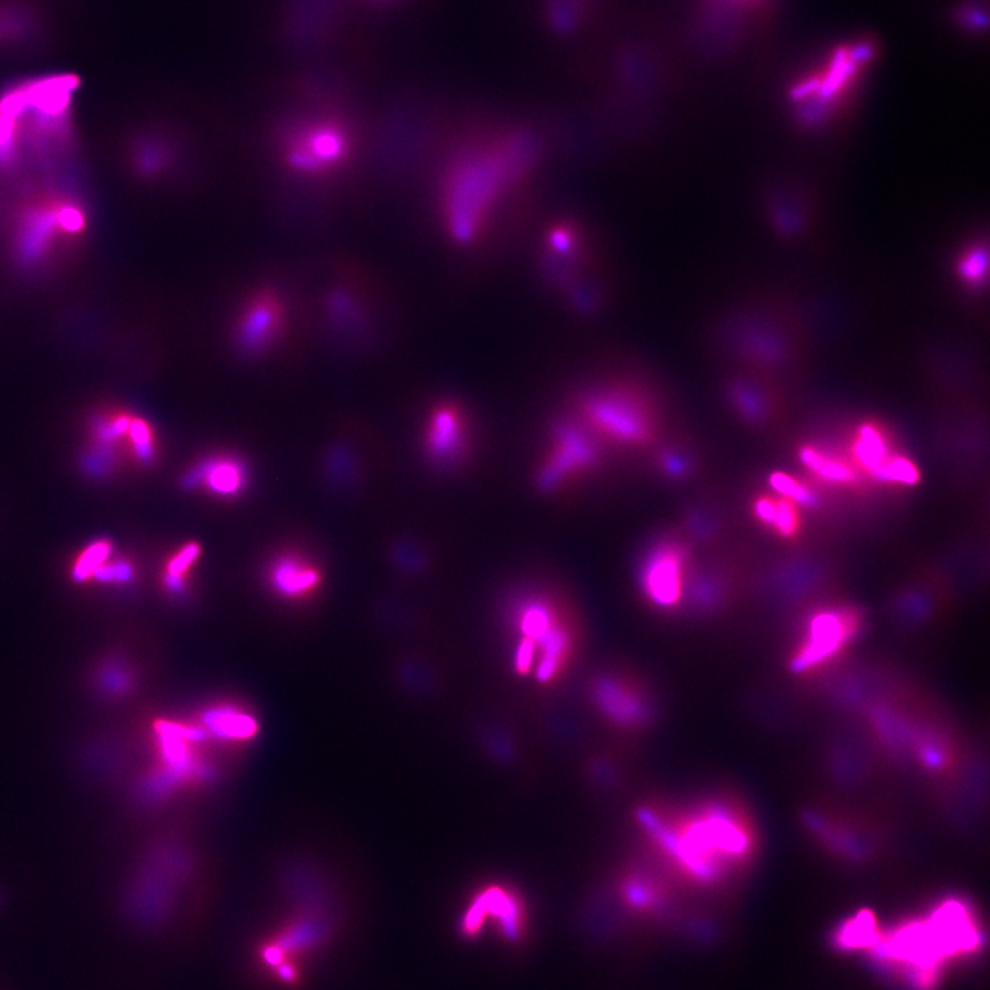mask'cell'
<instances>
[{"label":"cell","mask_w":990,"mask_h":990,"mask_svg":"<svg viewBox=\"0 0 990 990\" xmlns=\"http://www.w3.org/2000/svg\"><path fill=\"white\" fill-rule=\"evenodd\" d=\"M201 549L196 542H190L182 546L174 556L170 557L164 568L163 583L165 590L171 594H181L185 592L187 575L190 574L194 564L200 557Z\"/></svg>","instance_id":"cell-20"},{"label":"cell","mask_w":990,"mask_h":990,"mask_svg":"<svg viewBox=\"0 0 990 990\" xmlns=\"http://www.w3.org/2000/svg\"><path fill=\"white\" fill-rule=\"evenodd\" d=\"M857 616L847 610H827L810 619L808 633L795 656V667L805 670L827 662L856 633Z\"/></svg>","instance_id":"cell-8"},{"label":"cell","mask_w":990,"mask_h":990,"mask_svg":"<svg viewBox=\"0 0 990 990\" xmlns=\"http://www.w3.org/2000/svg\"><path fill=\"white\" fill-rule=\"evenodd\" d=\"M920 472L918 467L909 458L894 456L889 464L879 473V482L890 484H901V486H913L919 482Z\"/></svg>","instance_id":"cell-23"},{"label":"cell","mask_w":990,"mask_h":990,"mask_svg":"<svg viewBox=\"0 0 990 990\" xmlns=\"http://www.w3.org/2000/svg\"><path fill=\"white\" fill-rule=\"evenodd\" d=\"M468 440V421L462 407L442 402L431 410L424 446L432 461L442 465L460 462L468 449Z\"/></svg>","instance_id":"cell-9"},{"label":"cell","mask_w":990,"mask_h":990,"mask_svg":"<svg viewBox=\"0 0 990 990\" xmlns=\"http://www.w3.org/2000/svg\"><path fill=\"white\" fill-rule=\"evenodd\" d=\"M583 427L593 435L629 449L654 442L658 425L651 402L638 385L608 381L589 388L578 403Z\"/></svg>","instance_id":"cell-4"},{"label":"cell","mask_w":990,"mask_h":990,"mask_svg":"<svg viewBox=\"0 0 990 990\" xmlns=\"http://www.w3.org/2000/svg\"><path fill=\"white\" fill-rule=\"evenodd\" d=\"M267 582L278 596L286 600H303L317 592L322 575L306 557L284 553L271 561Z\"/></svg>","instance_id":"cell-13"},{"label":"cell","mask_w":990,"mask_h":990,"mask_svg":"<svg viewBox=\"0 0 990 990\" xmlns=\"http://www.w3.org/2000/svg\"><path fill=\"white\" fill-rule=\"evenodd\" d=\"M209 731L218 736L219 739H244L251 736L255 731V721L247 714H242L234 709L220 707L208 711L205 718Z\"/></svg>","instance_id":"cell-19"},{"label":"cell","mask_w":990,"mask_h":990,"mask_svg":"<svg viewBox=\"0 0 990 990\" xmlns=\"http://www.w3.org/2000/svg\"><path fill=\"white\" fill-rule=\"evenodd\" d=\"M282 304L271 292L253 297L245 307L236 330L238 346L244 352L263 351L273 343L282 325Z\"/></svg>","instance_id":"cell-11"},{"label":"cell","mask_w":990,"mask_h":990,"mask_svg":"<svg viewBox=\"0 0 990 990\" xmlns=\"http://www.w3.org/2000/svg\"><path fill=\"white\" fill-rule=\"evenodd\" d=\"M853 456L858 467L876 479L896 454L891 451L889 440L883 434L882 429L876 427L875 424L865 423L857 429L853 443Z\"/></svg>","instance_id":"cell-16"},{"label":"cell","mask_w":990,"mask_h":990,"mask_svg":"<svg viewBox=\"0 0 990 990\" xmlns=\"http://www.w3.org/2000/svg\"><path fill=\"white\" fill-rule=\"evenodd\" d=\"M687 553L677 541L663 539L645 556L638 583L648 603L660 610H671L684 597Z\"/></svg>","instance_id":"cell-7"},{"label":"cell","mask_w":990,"mask_h":990,"mask_svg":"<svg viewBox=\"0 0 990 990\" xmlns=\"http://www.w3.org/2000/svg\"><path fill=\"white\" fill-rule=\"evenodd\" d=\"M187 486H200L209 494L222 498L236 497L247 484L244 464L230 456H216L201 461L187 475Z\"/></svg>","instance_id":"cell-14"},{"label":"cell","mask_w":990,"mask_h":990,"mask_svg":"<svg viewBox=\"0 0 990 990\" xmlns=\"http://www.w3.org/2000/svg\"><path fill=\"white\" fill-rule=\"evenodd\" d=\"M599 461V446L589 429L561 424L553 431L548 454L539 468L538 484L544 490H559L592 472Z\"/></svg>","instance_id":"cell-6"},{"label":"cell","mask_w":990,"mask_h":990,"mask_svg":"<svg viewBox=\"0 0 990 990\" xmlns=\"http://www.w3.org/2000/svg\"><path fill=\"white\" fill-rule=\"evenodd\" d=\"M979 929L970 909L951 900L882 934L876 927L868 948L879 966L913 990H930L946 967L978 948Z\"/></svg>","instance_id":"cell-2"},{"label":"cell","mask_w":990,"mask_h":990,"mask_svg":"<svg viewBox=\"0 0 990 990\" xmlns=\"http://www.w3.org/2000/svg\"><path fill=\"white\" fill-rule=\"evenodd\" d=\"M803 467L816 475L817 478L831 484H853L857 482V472L852 465L847 464L841 458L831 456L816 449V447H803L801 453Z\"/></svg>","instance_id":"cell-17"},{"label":"cell","mask_w":990,"mask_h":990,"mask_svg":"<svg viewBox=\"0 0 990 990\" xmlns=\"http://www.w3.org/2000/svg\"><path fill=\"white\" fill-rule=\"evenodd\" d=\"M538 143L527 132H484L458 146L439 182L438 208L453 242L484 240L506 203L528 181Z\"/></svg>","instance_id":"cell-1"},{"label":"cell","mask_w":990,"mask_h":990,"mask_svg":"<svg viewBox=\"0 0 990 990\" xmlns=\"http://www.w3.org/2000/svg\"><path fill=\"white\" fill-rule=\"evenodd\" d=\"M596 700L608 717L619 724L636 725L644 717V704L636 693L615 680L599 682L596 687Z\"/></svg>","instance_id":"cell-15"},{"label":"cell","mask_w":990,"mask_h":990,"mask_svg":"<svg viewBox=\"0 0 990 990\" xmlns=\"http://www.w3.org/2000/svg\"><path fill=\"white\" fill-rule=\"evenodd\" d=\"M517 645L516 670L522 674H534L537 680H552L570 658L572 649L571 627L559 607L548 597H524L513 611Z\"/></svg>","instance_id":"cell-5"},{"label":"cell","mask_w":990,"mask_h":990,"mask_svg":"<svg viewBox=\"0 0 990 990\" xmlns=\"http://www.w3.org/2000/svg\"><path fill=\"white\" fill-rule=\"evenodd\" d=\"M770 489L780 495V498L792 502L797 506L813 508L819 504V497L810 487L805 486L798 479L792 478L786 472H775L769 478Z\"/></svg>","instance_id":"cell-21"},{"label":"cell","mask_w":990,"mask_h":990,"mask_svg":"<svg viewBox=\"0 0 990 990\" xmlns=\"http://www.w3.org/2000/svg\"><path fill=\"white\" fill-rule=\"evenodd\" d=\"M755 515L768 526L775 528L777 533L783 537H791L797 533L799 527V515L797 505L780 498L764 497L759 498L754 505Z\"/></svg>","instance_id":"cell-18"},{"label":"cell","mask_w":990,"mask_h":990,"mask_svg":"<svg viewBox=\"0 0 990 990\" xmlns=\"http://www.w3.org/2000/svg\"><path fill=\"white\" fill-rule=\"evenodd\" d=\"M110 555H112V546L108 542H95V544L90 545V548L84 550L79 560L76 561L75 567H73V577L79 582L94 577L95 572L104 566Z\"/></svg>","instance_id":"cell-22"},{"label":"cell","mask_w":990,"mask_h":990,"mask_svg":"<svg viewBox=\"0 0 990 990\" xmlns=\"http://www.w3.org/2000/svg\"><path fill=\"white\" fill-rule=\"evenodd\" d=\"M489 916L500 922L501 930L506 937L517 938L522 933V907L508 890L497 886L483 890L465 913L462 931L467 935L478 934L482 930L484 920Z\"/></svg>","instance_id":"cell-12"},{"label":"cell","mask_w":990,"mask_h":990,"mask_svg":"<svg viewBox=\"0 0 990 990\" xmlns=\"http://www.w3.org/2000/svg\"><path fill=\"white\" fill-rule=\"evenodd\" d=\"M655 834L682 868L704 879L714 878L746 857L750 847L742 821L721 808L696 813L673 830L656 825Z\"/></svg>","instance_id":"cell-3"},{"label":"cell","mask_w":990,"mask_h":990,"mask_svg":"<svg viewBox=\"0 0 990 990\" xmlns=\"http://www.w3.org/2000/svg\"><path fill=\"white\" fill-rule=\"evenodd\" d=\"M347 152V141L335 127H318L289 143L288 163L297 171L314 174L339 164Z\"/></svg>","instance_id":"cell-10"}]
</instances>
